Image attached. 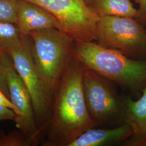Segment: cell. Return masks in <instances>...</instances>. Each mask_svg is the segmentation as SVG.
Here are the masks:
<instances>
[{
	"label": "cell",
	"mask_w": 146,
	"mask_h": 146,
	"mask_svg": "<svg viewBox=\"0 0 146 146\" xmlns=\"http://www.w3.org/2000/svg\"><path fill=\"white\" fill-rule=\"evenodd\" d=\"M82 70V65L72 55L52 96L46 146H68L84 131L97 126L84 98Z\"/></svg>",
	"instance_id": "6da1fadb"
},
{
	"label": "cell",
	"mask_w": 146,
	"mask_h": 146,
	"mask_svg": "<svg viewBox=\"0 0 146 146\" xmlns=\"http://www.w3.org/2000/svg\"><path fill=\"white\" fill-rule=\"evenodd\" d=\"M72 55L111 82L135 90L146 86V61L131 59L94 41L75 42Z\"/></svg>",
	"instance_id": "7a4b0ae2"
},
{
	"label": "cell",
	"mask_w": 146,
	"mask_h": 146,
	"mask_svg": "<svg viewBox=\"0 0 146 146\" xmlns=\"http://www.w3.org/2000/svg\"><path fill=\"white\" fill-rule=\"evenodd\" d=\"M29 35L34 61L52 98L72 56L75 41L66 33L57 28L34 31Z\"/></svg>",
	"instance_id": "3957f363"
},
{
	"label": "cell",
	"mask_w": 146,
	"mask_h": 146,
	"mask_svg": "<svg viewBox=\"0 0 146 146\" xmlns=\"http://www.w3.org/2000/svg\"><path fill=\"white\" fill-rule=\"evenodd\" d=\"M49 11L57 19L61 30L75 42L96 41V28L100 17L87 0H27Z\"/></svg>",
	"instance_id": "277c9868"
},
{
	"label": "cell",
	"mask_w": 146,
	"mask_h": 146,
	"mask_svg": "<svg viewBox=\"0 0 146 146\" xmlns=\"http://www.w3.org/2000/svg\"><path fill=\"white\" fill-rule=\"evenodd\" d=\"M82 66L84 96L90 115L96 125L124 122L123 102L111 81Z\"/></svg>",
	"instance_id": "5b68a950"
},
{
	"label": "cell",
	"mask_w": 146,
	"mask_h": 146,
	"mask_svg": "<svg viewBox=\"0 0 146 146\" xmlns=\"http://www.w3.org/2000/svg\"><path fill=\"white\" fill-rule=\"evenodd\" d=\"M96 41L101 46L119 51L127 56L146 55V30L131 17H100Z\"/></svg>",
	"instance_id": "8992f818"
},
{
	"label": "cell",
	"mask_w": 146,
	"mask_h": 146,
	"mask_svg": "<svg viewBox=\"0 0 146 146\" xmlns=\"http://www.w3.org/2000/svg\"><path fill=\"white\" fill-rule=\"evenodd\" d=\"M7 54L30 94L37 123L47 114L52 98L34 61L29 35H23L21 43Z\"/></svg>",
	"instance_id": "52a82bcc"
},
{
	"label": "cell",
	"mask_w": 146,
	"mask_h": 146,
	"mask_svg": "<svg viewBox=\"0 0 146 146\" xmlns=\"http://www.w3.org/2000/svg\"><path fill=\"white\" fill-rule=\"evenodd\" d=\"M0 63L5 74L10 99L19 115L14 120L16 127L36 142L39 134L30 94L7 53L0 54Z\"/></svg>",
	"instance_id": "ba28073f"
},
{
	"label": "cell",
	"mask_w": 146,
	"mask_h": 146,
	"mask_svg": "<svg viewBox=\"0 0 146 146\" xmlns=\"http://www.w3.org/2000/svg\"><path fill=\"white\" fill-rule=\"evenodd\" d=\"M16 25L22 35L47 28L61 30L55 17L41 5L27 0H17Z\"/></svg>",
	"instance_id": "9c48e42d"
},
{
	"label": "cell",
	"mask_w": 146,
	"mask_h": 146,
	"mask_svg": "<svg viewBox=\"0 0 146 146\" xmlns=\"http://www.w3.org/2000/svg\"><path fill=\"white\" fill-rule=\"evenodd\" d=\"M142 95L137 100L125 99L124 105V122L129 125L133 134L128 140L131 146H146V86Z\"/></svg>",
	"instance_id": "30bf717a"
},
{
	"label": "cell",
	"mask_w": 146,
	"mask_h": 146,
	"mask_svg": "<svg viewBox=\"0 0 146 146\" xmlns=\"http://www.w3.org/2000/svg\"><path fill=\"white\" fill-rule=\"evenodd\" d=\"M133 134L131 127L125 122L108 129L90 128L84 131L68 146H101L119 143L129 139Z\"/></svg>",
	"instance_id": "8fae6325"
},
{
	"label": "cell",
	"mask_w": 146,
	"mask_h": 146,
	"mask_svg": "<svg viewBox=\"0 0 146 146\" xmlns=\"http://www.w3.org/2000/svg\"><path fill=\"white\" fill-rule=\"evenodd\" d=\"M90 7L99 17L116 16L134 18L138 16V11L130 0H94Z\"/></svg>",
	"instance_id": "7c38bea8"
},
{
	"label": "cell",
	"mask_w": 146,
	"mask_h": 146,
	"mask_svg": "<svg viewBox=\"0 0 146 146\" xmlns=\"http://www.w3.org/2000/svg\"><path fill=\"white\" fill-rule=\"evenodd\" d=\"M22 36L16 25L0 21V54L8 53L17 47Z\"/></svg>",
	"instance_id": "4fadbf2b"
},
{
	"label": "cell",
	"mask_w": 146,
	"mask_h": 146,
	"mask_svg": "<svg viewBox=\"0 0 146 146\" xmlns=\"http://www.w3.org/2000/svg\"><path fill=\"white\" fill-rule=\"evenodd\" d=\"M36 142L22 131H12L6 134L0 130V146H31Z\"/></svg>",
	"instance_id": "5bb4252c"
},
{
	"label": "cell",
	"mask_w": 146,
	"mask_h": 146,
	"mask_svg": "<svg viewBox=\"0 0 146 146\" xmlns=\"http://www.w3.org/2000/svg\"><path fill=\"white\" fill-rule=\"evenodd\" d=\"M17 0H0V21L16 25Z\"/></svg>",
	"instance_id": "9a60e30c"
},
{
	"label": "cell",
	"mask_w": 146,
	"mask_h": 146,
	"mask_svg": "<svg viewBox=\"0 0 146 146\" xmlns=\"http://www.w3.org/2000/svg\"><path fill=\"white\" fill-rule=\"evenodd\" d=\"M16 115V114L13 110L0 105V122L5 120L14 121Z\"/></svg>",
	"instance_id": "2e32d148"
},
{
	"label": "cell",
	"mask_w": 146,
	"mask_h": 146,
	"mask_svg": "<svg viewBox=\"0 0 146 146\" xmlns=\"http://www.w3.org/2000/svg\"><path fill=\"white\" fill-rule=\"evenodd\" d=\"M0 89L5 94V96L10 99L8 86L5 78V74L0 63ZM11 100V99H10Z\"/></svg>",
	"instance_id": "e0dca14e"
},
{
	"label": "cell",
	"mask_w": 146,
	"mask_h": 146,
	"mask_svg": "<svg viewBox=\"0 0 146 146\" xmlns=\"http://www.w3.org/2000/svg\"><path fill=\"white\" fill-rule=\"evenodd\" d=\"M0 105L7 107L11 110H13L16 113V115H19V112L14 105L12 104L11 100L8 98L0 89Z\"/></svg>",
	"instance_id": "ac0fdd59"
},
{
	"label": "cell",
	"mask_w": 146,
	"mask_h": 146,
	"mask_svg": "<svg viewBox=\"0 0 146 146\" xmlns=\"http://www.w3.org/2000/svg\"><path fill=\"white\" fill-rule=\"evenodd\" d=\"M139 5L137 17L146 23V0H134Z\"/></svg>",
	"instance_id": "d6986e66"
},
{
	"label": "cell",
	"mask_w": 146,
	"mask_h": 146,
	"mask_svg": "<svg viewBox=\"0 0 146 146\" xmlns=\"http://www.w3.org/2000/svg\"><path fill=\"white\" fill-rule=\"evenodd\" d=\"M93 1H94V0H87V2H88L89 5H90L92 4V3L93 2Z\"/></svg>",
	"instance_id": "ffe728a7"
},
{
	"label": "cell",
	"mask_w": 146,
	"mask_h": 146,
	"mask_svg": "<svg viewBox=\"0 0 146 146\" xmlns=\"http://www.w3.org/2000/svg\"></svg>",
	"instance_id": "44dd1931"
}]
</instances>
